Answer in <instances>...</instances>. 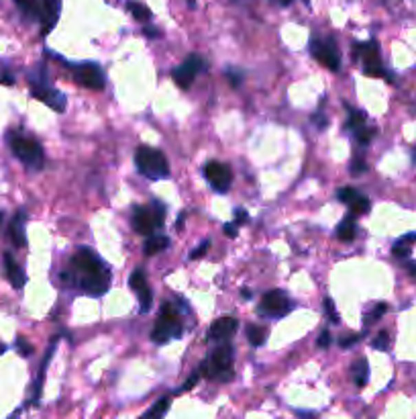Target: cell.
I'll list each match as a JSON object with an SVG mask.
<instances>
[{"label": "cell", "mask_w": 416, "mask_h": 419, "mask_svg": "<svg viewBox=\"0 0 416 419\" xmlns=\"http://www.w3.org/2000/svg\"><path fill=\"white\" fill-rule=\"evenodd\" d=\"M200 376L210 380H231L233 378V348L229 344L219 346L198 368Z\"/></svg>", "instance_id": "1"}, {"label": "cell", "mask_w": 416, "mask_h": 419, "mask_svg": "<svg viewBox=\"0 0 416 419\" xmlns=\"http://www.w3.org/2000/svg\"><path fill=\"white\" fill-rule=\"evenodd\" d=\"M135 166L143 176H147L149 180H160L170 176V164H168L164 152L147 147V145H141L135 152Z\"/></svg>", "instance_id": "2"}, {"label": "cell", "mask_w": 416, "mask_h": 419, "mask_svg": "<svg viewBox=\"0 0 416 419\" xmlns=\"http://www.w3.org/2000/svg\"><path fill=\"white\" fill-rule=\"evenodd\" d=\"M182 336V321L178 317V311L172 303H164L160 317L155 321V327L151 331V340L155 344H168L170 340H176Z\"/></svg>", "instance_id": "3"}, {"label": "cell", "mask_w": 416, "mask_h": 419, "mask_svg": "<svg viewBox=\"0 0 416 419\" xmlns=\"http://www.w3.org/2000/svg\"><path fill=\"white\" fill-rule=\"evenodd\" d=\"M8 141H10L12 154H14L27 168L39 170V168L43 166V150H41V145H39L33 137L21 135V133H12V135L8 137Z\"/></svg>", "instance_id": "4"}, {"label": "cell", "mask_w": 416, "mask_h": 419, "mask_svg": "<svg viewBox=\"0 0 416 419\" xmlns=\"http://www.w3.org/2000/svg\"><path fill=\"white\" fill-rule=\"evenodd\" d=\"M164 205L153 201V209L149 207H135L133 211V227L141 236H151L157 227L164 225Z\"/></svg>", "instance_id": "5"}, {"label": "cell", "mask_w": 416, "mask_h": 419, "mask_svg": "<svg viewBox=\"0 0 416 419\" xmlns=\"http://www.w3.org/2000/svg\"><path fill=\"white\" fill-rule=\"evenodd\" d=\"M353 58L363 60V72L367 76L373 78H386V70L382 68L380 61V48L375 41H367V43H353Z\"/></svg>", "instance_id": "6"}, {"label": "cell", "mask_w": 416, "mask_h": 419, "mask_svg": "<svg viewBox=\"0 0 416 419\" xmlns=\"http://www.w3.org/2000/svg\"><path fill=\"white\" fill-rule=\"evenodd\" d=\"M294 303L290 300V297L284 293V291H267L261 299L259 305V313L265 315V317H272V319H278V317H284L292 311Z\"/></svg>", "instance_id": "7"}, {"label": "cell", "mask_w": 416, "mask_h": 419, "mask_svg": "<svg viewBox=\"0 0 416 419\" xmlns=\"http://www.w3.org/2000/svg\"><path fill=\"white\" fill-rule=\"evenodd\" d=\"M310 54L314 56V60L322 63L325 68H329L331 72H337L341 68V52L335 43V39H312L310 43Z\"/></svg>", "instance_id": "8"}, {"label": "cell", "mask_w": 416, "mask_h": 419, "mask_svg": "<svg viewBox=\"0 0 416 419\" xmlns=\"http://www.w3.org/2000/svg\"><path fill=\"white\" fill-rule=\"evenodd\" d=\"M74 70V76H76V82H80L82 86L90 88V90H102L105 84H107V78H105V72L100 65L96 63H78L72 68Z\"/></svg>", "instance_id": "9"}, {"label": "cell", "mask_w": 416, "mask_h": 419, "mask_svg": "<svg viewBox=\"0 0 416 419\" xmlns=\"http://www.w3.org/2000/svg\"><path fill=\"white\" fill-rule=\"evenodd\" d=\"M204 68H206V65H204L202 58H200V56H196V54H192V56H188V58H186V61H184L179 68H176V70L172 72V78H174V82L178 84L182 90H186V88H190V86H192V82H194L196 74H198V72H202Z\"/></svg>", "instance_id": "10"}, {"label": "cell", "mask_w": 416, "mask_h": 419, "mask_svg": "<svg viewBox=\"0 0 416 419\" xmlns=\"http://www.w3.org/2000/svg\"><path fill=\"white\" fill-rule=\"evenodd\" d=\"M204 178L210 182V186L217 192H227L231 188V182H233V172H231V168L227 164L208 162L204 166Z\"/></svg>", "instance_id": "11"}, {"label": "cell", "mask_w": 416, "mask_h": 419, "mask_svg": "<svg viewBox=\"0 0 416 419\" xmlns=\"http://www.w3.org/2000/svg\"><path fill=\"white\" fill-rule=\"evenodd\" d=\"M80 287H82V291L88 297H102L109 291V287H111V272H109V268H105L100 272H94V274H84L80 278Z\"/></svg>", "instance_id": "12"}, {"label": "cell", "mask_w": 416, "mask_h": 419, "mask_svg": "<svg viewBox=\"0 0 416 419\" xmlns=\"http://www.w3.org/2000/svg\"><path fill=\"white\" fill-rule=\"evenodd\" d=\"M72 266L84 276V274H94V272H100L105 270L107 266L100 262V258L90 249V247H80L74 258H72Z\"/></svg>", "instance_id": "13"}, {"label": "cell", "mask_w": 416, "mask_h": 419, "mask_svg": "<svg viewBox=\"0 0 416 419\" xmlns=\"http://www.w3.org/2000/svg\"><path fill=\"white\" fill-rule=\"evenodd\" d=\"M31 88H33V96L39 99L41 103H45V105H47L50 109H54L56 113H63V111H65L67 99H65L63 92L52 88V86H47V84H37V86H31Z\"/></svg>", "instance_id": "14"}, {"label": "cell", "mask_w": 416, "mask_h": 419, "mask_svg": "<svg viewBox=\"0 0 416 419\" xmlns=\"http://www.w3.org/2000/svg\"><path fill=\"white\" fill-rule=\"evenodd\" d=\"M237 327L239 321L235 317H221V319H217V321L210 325L206 338H208L210 342H225V340H229V338L235 336Z\"/></svg>", "instance_id": "15"}, {"label": "cell", "mask_w": 416, "mask_h": 419, "mask_svg": "<svg viewBox=\"0 0 416 419\" xmlns=\"http://www.w3.org/2000/svg\"><path fill=\"white\" fill-rule=\"evenodd\" d=\"M60 19V0H41V14L39 21L43 25V35L52 33Z\"/></svg>", "instance_id": "16"}, {"label": "cell", "mask_w": 416, "mask_h": 419, "mask_svg": "<svg viewBox=\"0 0 416 419\" xmlns=\"http://www.w3.org/2000/svg\"><path fill=\"white\" fill-rule=\"evenodd\" d=\"M25 223H27V213L25 211H19L12 221H10V227H8V236L12 243L17 247H23L27 243V236H25Z\"/></svg>", "instance_id": "17"}, {"label": "cell", "mask_w": 416, "mask_h": 419, "mask_svg": "<svg viewBox=\"0 0 416 419\" xmlns=\"http://www.w3.org/2000/svg\"><path fill=\"white\" fill-rule=\"evenodd\" d=\"M2 258H4V270H6V276H8L10 285L14 289H23L25 283H27V276H25L23 268L14 262V258L10 254H4Z\"/></svg>", "instance_id": "18"}, {"label": "cell", "mask_w": 416, "mask_h": 419, "mask_svg": "<svg viewBox=\"0 0 416 419\" xmlns=\"http://www.w3.org/2000/svg\"><path fill=\"white\" fill-rule=\"evenodd\" d=\"M54 352H56V340H54V344L50 346V350H47V354H45V358H43V362H41V366H39V376H37L35 387H33V403H37V401H39V397H41V387H43L45 370H47V364H50V360H52V356H54Z\"/></svg>", "instance_id": "19"}, {"label": "cell", "mask_w": 416, "mask_h": 419, "mask_svg": "<svg viewBox=\"0 0 416 419\" xmlns=\"http://www.w3.org/2000/svg\"><path fill=\"white\" fill-rule=\"evenodd\" d=\"M170 403H172L170 397H162L160 401H155V403L147 409V413H143V418L141 419H164L166 418V413H168V409H170Z\"/></svg>", "instance_id": "20"}, {"label": "cell", "mask_w": 416, "mask_h": 419, "mask_svg": "<svg viewBox=\"0 0 416 419\" xmlns=\"http://www.w3.org/2000/svg\"><path fill=\"white\" fill-rule=\"evenodd\" d=\"M351 372H353V382H355L357 387H365L367 385V378H369V364H367V360H355Z\"/></svg>", "instance_id": "21"}, {"label": "cell", "mask_w": 416, "mask_h": 419, "mask_svg": "<svg viewBox=\"0 0 416 419\" xmlns=\"http://www.w3.org/2000/svg\"><path fill=\"white\" fill-rule=\"evenodd\" d=\"M247 340L251 346H263L267 340V327L263 325H247Z\"/></svg>", "instance_id": "22"}, {"label": "cell", "mask_w": 416, "mask_h": 419, "mask_svg": "<svg viewBox=\"0 0 416 419\" xmlns=\"http://www.w3.org/2000/svg\"><path fill=\"white\" fill-rule=\"evenodd\" d=\"M355 234H357V225L351 217L343 219L341 225L337 227V238L341 241H353L355 240Z\"/></svg>", "instance_id": "23"}, {"label": "cell", "mask_w": 416, "mask_h": 419, "mask_svg": "<svg viewBox=\"0 0 416 419\" xmlns=\"http://www.w3.org/2000/svg\"><path fill=\"white\" fill-rule=\"evenodd\" d=\"M168 245H170V240H168L166 236L149 238V241H145V254H147V256H155V254L164 252Z\"/></svg>", "instance_id": "24"}, {"label": "cell", "mask_w": 416, "mask_h": 419, "mask_svg": "<svg viewBox=\"0 0 416 419\" xmlns=\"http://www.w3.org/2000/svg\"><path fill=\"white\" fill-rule=\"evenodd\" d=\"M17 4H19V8L23 10L25 17L39 19V14H41V2L39 0H17Z\"/></svg>", "instance_id": "25"}, {"label": "cell", "mask_w": 416, "mask_h": 419, "mask_svg": "<svg viewBox=\"0 0 416 419\" xmlns=\"http://www.w3.org/2000/svg\"><path fill=\"white\" fill-rule=\"evenodd\" d=\"M127 8L131 10V14L137 19V21H141V23H147V21H151V10L145 6V4H141V2H127Z\"/></svg>", "instance_id": "26"}, {"label": "cell", "mask_w": 416, "mask_h": 419, "mask_svg": "<svg viewBox=\"0 0 416 419\" xmlns=\"http://www.w3.org/2000/svg\"><path fill=\"white\" fill-rule=\"evenodd\" d=\"M135 293H137V299H139V307H141V311H143V313H147V311L151 309V305H153V293H151L149 285L145 283V285H143V287H139Z\"/></svg>", "instance_id": "27"}, {"label": "cell", "mask_w": 416, "mask_h": 419, "mask_svg": "<svg viewBox=\"0 0 416 419\" xmlns=\"http://www.w3.org/2000/svg\"><path fill=\"white\" fill-rule=\"evenodd\" d=\"M369 207H371V203H369V198H365V196H357L355 201H351L349 203V209H351V215H365L367 211H369Z\"/></svg>", "instance_id": "28"}, {"label": "cell", "mask_w": 416, "mask_h": 419, "mask_svg": "<svg viewBox=\"0 0 416 419\" xmlns=\"http://www.w3.org/2000/svg\"><path fill=\"white\" fill-rule=\"evenodd\" d=\"M349 109V119H347V123H345V127L347 129H361V125L365 123V113L363 111H355V109H351V107H347Z\"/></svg>", "instance_id": "29"}, {"label": "cell", "mask_w": 416, "mask_h": 419, "mask_svg": "<svg viewBox=\"0 0 416 419\" xmlns=\"http://www.w3.org/2000/svg\"><path fill=\"white\" fill-rule=\"evenodd\" d=\"M371 346L380 352H386L390 348V334L388 331H380L375 336V340H371Z\"/></svg>", "instance_id": "30"}, {"label": "cell", "mask_w": 416, "mask_h": 419, "mask_svg": "<svg viewBox=\"0 0 416 419\" xmlns=\"http://www.w3.org/2000/svg\"><path fill=\"white\" fill-rule=\"evenodd\" d=\"M357 196H359V192H357L355 188H351V186H345V188H339V190H337V198H339L341 203H345V205H349L351 201H355Z\"/></svg>", "instance_id": "31"}, {"label": "cell", "mask_w": 416, "mask_h": 419, "mask_svg": "<svg viewBox=\"0 0 416 419\" xmlns=\"http://www.w3.org/2000/svg\"><path fill=\"white\" fill-rule=\"evenodd\" d=\"M147 283V276H145V270L143 268H135L133 274H131V289L137 291L139 287H143Z\"/></svg>", "instance_id": "32"}, {"label": "cell", "mask_w": 416, "mask_h": 419, "mask_svg": "<svg viewBox=\"0 0 416 419\" xmlns=\"http://www.w3.org/2000/svg\"><path fill=\"white\" fill-rule=\"evenodd\" d=\"M355 137L361 145H367V143H371V139L375 137V129H371V127H367V129H357Z\"/></svg>", "instance_id": "33"}, {"label": "cell", "mask_w": 416, "mask_h": 419, "mask_svg": "<svg viewBox=\"0 0 416 419\" xmlns=\"http://www.w3.org/2000/svg\"><path fill=\"white\" fill-rule=\"evenodd\" d=\"M388 311V305L386 303H377L375 305V309L369 313V315H365V323H371V321H377L380 317H384V313Z\"/></svg>", "instance_id": "34"}, {"label": "cell", "mask_w": 416, "mask_h": 419, "mask_svg": "<svg viewBox=\"0 0 416 419\" xmlns=\"http://www.w3.org/2000/svg\"><path fill=\"white\" fill-rule=\"evenodd\" d=\"M392 254L396 258H408L410 256V245L408 243H402V241H396V245L392 247Z\"/></svg>", "instance_id": "35"}, {"label": "cell", "mask_w": 416, "mask_h": 419, "mask_svg": "<svg viewBox=\"0 0 416 419\" xmlns=\"http://www.w3.org/2000/svg\"><path fill=\"white\" fill-rule=\"evenodd\" d=\"M208 247H210V240H204L196 249H192L190 252V260H198V258H202L206 252H208Z\"/></svg>", "instance_id": "36"}, {"label": "cell", "mask_w": 416, "mask_h": 419, "mask_svg": "<svg viewBox=\"0 0 416 419\" xmlns=\"http://www.w3.org/2000/svg\"><path fill=\"white\" fill-rule=\"evenodd\" d=\"M17 350L21 352V356H31V354H33V346H31L25 338H19V340H17Z\"/></svg>", "instance_id": "37"}, {"label": "cell", "mask_w": 416, "mask_h": 419, "mask_svg": "<svg viewBox=\"0 0 416 419\" xmlns=\"http://www.w3.org/2000/svg\"><path fill=\"white\" fill-rule=\"evenodd\" d=\"M325 309H327V315H329L331 323H339V313L335 311V303H333V299H325Z\"/></svg>", "instance_id": "38"}, {"label": "cell", "mask_w": 416, "mask_h": 419, "mask_svg": "<svg viewBox=\"0 0 416 419\" xmlns=\"http://www.w3.org/2000/svg\"><path fill=\"white\" fill-rule=\"evenodd\" d=\"M225 76L229 78V82H231V86H233V88H237L239 84L243 82V74L237 72V70H227V72H225Z\"/></svg>", "instance_id": "39"}, {"label": "cell", "mask_w": 416, "mask_h": 419, "mask_svg": "<svg viewBox=\"0 0 416 419\" xmlns=\"http://www.w3.org/2000/svg\"><path fill=\"white\" fill-rule=\"evenodd\" d=\"M359 338H361L359 334H349V336H345L343 340H339V346L347 350V348H351V346H355L357 342H359Z\"/></svg>", "instance_id": "40"}, {"label": "cell", "mask_w": 416, "mask_h": 419, "mask_svg": "<svg viewBox=\"0 0 416 419\" xmlns=\"http://www.w3.org/2000/svg\"><path fill=\"white\" fill-rule=\"evenodd\" d=\"M365 170H367V164H365V162H363L361 158H357L355 162L351 164V174H355V176H357V174H363Z\"/></svg>", "instance_id": "41"}, {"label": "cell", "mask_w": 416, "mask_h": 419, "mask_svg": "<svg viewBox=\"0 0 416 419\" xmlns=\"http://www.w3.org/2000/svg\"><path fill=\"white\" fill-rule=\"evenodd\" d=\"M318 348H329L331 346V334H329V329H325L320 336H318Z\"/></svg>", "instance_id": "42"}, {"label": "cell", "mask_w": 416, "mask_h": 419, "mask_svg": "<svg viewBox=\"0 0 416 419\" xmlns=\"http://www.w3.org/2000/svg\"><path fill=\"white\" fill-rule=\"evenodd\" d=\"M198 380H200V372H194L188 380H186V385L182 387V391H190L192 387H196L198 385Z\"/></svg>", "instance_id": "43"}, {"label": "cell", "mask_w": 416, "mask_h": 419, "mask_svg": "<svg viewBox=\"0 0 416 419\" xmlns=\"http://www.w3.org/2000/svg\"><path fill=\"white\" fill-rule=\"evenodd\" d=\"M249 221V215H247V211L245 209H235V225H239V223H247Z\"/></svg>", "instance_id": "44"}, {"label": "cell", "mask_w": 416, "mask_h": 419, "mask_svg": "<svg viewBox=\"0 0 416 419\" xmlns=\"http://www.w3.org/2000/svg\"><path fill=\"white\" fill-rule=\"evenodd\" d=\"M223 234H225L227 238L235 240V238H237V225H235V223H227V225L223 227Z\"/></svg>", "instance_id": "45"}, {"label": "cell", "mask_w": 416, "mask_h": 419, "mask_svg": "<svg viewBox=\"0 0 416 419\" xmlns=\"http://www.w3.org/2000/svg\"><path fill=\"white\" fill-rule=\"evenodd\" d=\"M312 123H314V125H316L318 129H325V127L329 125V121H327V117H325V115H320V113L312 117Z\"/></svg>", "instance_id": "46"}, {"label": "cell", "mask_w": 416, "mask_h": 419, "mask_svg": "<svg viewBox=\"0 0 416 419\" xmlns=\"http://www.w3.org/2000/svg\"><path fill=\"white\" fill-rule=\"evenodd\" d=\"M0 82L6 84V86H12V84H14V76H12L10 72H2V74H0Z\"/></svg>", "instance_id": "47"}, {"label": "cell", "mask_w": 416, "mask_h": 419, "mask_svg": "<svg viewBox=\"0 0 416 419\" xmlns=\"http://www.w3.org/2000/svg\"><path fill=\"white\" fill-rule=\"evenodd\" d=\"M143 33L149 37V39H155V37H160V31L157 29H153V27H147V29H143Z\"/></svg>", "instance_id": "48"}, {"label": "cell", "mask_w": 416, "mask_h": 419, "mask_svg": "<svg viewBox=\"0 0 416 419\" xmlns=\"http://www.w3.org/2000/svg\"><path fill=\"white\" fill-rule=\"evenodd\" d=\"M398 241H402V243H408V245H413L416 241V234H408V236H404V238H400Z\"/></svg>", "instance_id": "49"}, {"label": "cell", "mask_w": 416, "mask_h": 419, "mask_svg": "<svg viewBox=\"0 0 416 419\" xmlns=\"http://www.w3.org/2000/svg\"><path fill=\"white\" fill-rule=\"evenodd\" d=\"M184 219H186V215L182 213V215L178 217V229H182V227H184Z\"/></svg>", "instance_id": "50"}, {"label": "cell", "mask_w": 416, "mask_h": 419, "mask_svg": "<svg viewBox=\"0 0 416 419\" xmlns=\"http://www.w3.org/2000/svg\"><path fill=\"white\" fill-rule=\"evenodd\" d=\"M408 272L416 278V264H408Z\"/></svg>", "instance_id": "51"}, {"label": "cell", "mask_w": 416, "mask_h": 419, "mask_svg": "<svg viewBox=\"0 0 416 419\" xmlns=\"http://www.w3.org/2000/svg\"><path fill=\"white\" fill-rule=\"evenodd\" d=\"M243 299H251V293H249V289H243Z\"/></svg>", "instance_id": "52"}, {"label": "cell", "mask_w": 416, "mask_h": 419, "mask_svg": "<svg viewBox=\"0 0 416 419\" xmlns=\"http://www.w3.org/2000/svg\"><path fill=\"white\" fill-rule=\"evenodd\" d=\"M2 221H4V213L0 211V225H2Z\"/></svg>", "instance_id": "53"}, {"label": "cell", "mask_w": 416, "mask_h": 419, "mask_svg": "<svg viewBox=\"0 0 416 419\" xmlns=\"http://www.w3.org/2000/svg\"><path fill=\"white\" fill-rule=\"evenodd\" d=\"M413 162H415V164H416V150H415V152H413Z\"/></svg>", "instance_id": "54"}, {"label": "cell", "mask_w": 416, "mask_h": 419, "mask_svg": "<svg viewBox=\"0 0 416 419\" xmlns=\"http://www.w3.org/2000/svg\"><path fill=\"white\" fill-rule=\"evenodd\" d=\"M10 419H14V418H10Z\"/></svg>", "instance_id": "55"}]
</instances>
